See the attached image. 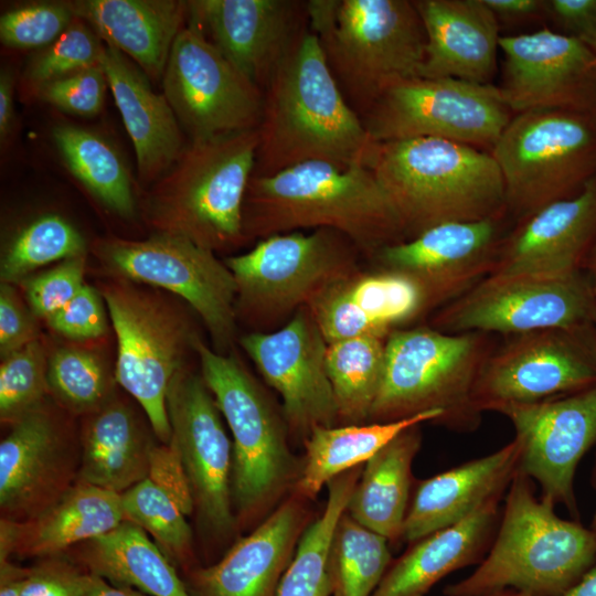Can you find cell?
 Wrapping results in <instances>:
<instances>
[{
	"mask_svg": "<svg viewBox=\"0 0 596 596\" xmlns=\"http://www.w3.org/2000/svg\"><path fill=\"white\" fill-rule=\"evenodd\" d=\"M518 221L577 193L596 170V116L567 109L518 113L490 150Z\"/></svg>",
	"mask_w": 596,
	"mask_h": 596,
	"instance_id": "10",
	"label": "cell"
},
{
	"mask_svg": "<svg viewBox=\"0 0 596 596\" xmlns=\"http://www.w3.org/2000/svg\"><path fill=\"white\" fill-rule=\"evenodd\" d=\"M589 483H590V487L596 491V453H595L593 468L590 471Z\"/></svg>",
	"mask_w": 596,
	"mask_h": 596,
	"instance_id": "60",
	"label": "cell"
},
{
	"mask_svg": "<svg viewBox=\"0 0 596 596\" xmlns=\"http://www.w3.org/2000/svg\"><path fill=\"white\" fill-rule=\"evenodd\" d=\"M504 499L493 541L467 577L445 586L444 596H563L596 566V534L566 520L538 498L533 481L518 470Z\"/></svg>",
	"mask_w": 596,
	"mask_h": 596,
	"instance_id": "3",
	"label": "cell"
},
{
	"mask_svg": "<svg viewBox=\"0 0 596 596\" xmlns=\"http://www.w3.org/2000/svg\"><path fill=\"white\" fill-rule=\"evenodd\" d=\"M167 411L171 441L185 470L199 522L209 533L227 536L237 522L231 493L232 445L201 374L185 366L175 373Z\"/></svg>",
	"mask_w": 596,
	"mask_h": 596,
	"instance_id": "17",
	"label": "cell"
},
{
	"mask_svg": "<svg viewBox=\"0 0 596 596\" xmlns=\"http://www.w3.org/2000/svg\"><path fill=\"white\" fill-rule=\"evenodd\" d=\"M498 21H523L546 11L543 0H483Z\"/></svg>",
	"mask_w": 596,
	"mask_h": 596,
	"instance_id": "54",
	"label": "cell"
},
{
	"mask_svg": "<svg viewBox=\"0 0 596 596\" xmlns=\"http://www.w3.org/2000/svg\"><path fill=\"white\" fill-rule=\"evenodd\" d=\"M589 528H590V529L594 531V533L596 534V511H595V513H594V515H593V518H592V522H590V526H589Z\"/></svg>",
	"mask_w": 596,
	"mask_h": 596,
	"instance_id": "61",
	"label": "cell"
},
{
	"mask_svg": "<svg viewBox=\"0 0 596 596\" xmlns=\"http://www.w3.org/2000/svg\"><path fill=\"white\" fill-rule=\"evenodd\" d=\"M596 297L581 270L490 275L443 307L432 327L449 333L522 334L593 327Z\"/></svg>",
	"mask_w": 596,
	"mask_h": 596,
	"instance_id": "12",
	"label": "cell"
},
{
	"mask_svg": "<svg viewBox=\"0 0 596 596\" xmlns=\"http://www.w3.org/2000/svg\"><path fill=\"white\" fill-rule=\"evenodd\" d=\"M596 386V329H546L513 336L491 351L476 380L480 412L531 404Z\"/></svg>",
	"mask_w": 596,
	"mask_h": 596,
	"instance_id": "16",
	"label": "cell"
},
{
	"mask_svg": "<svg viewBox=\"0 0 596 596\" xmlns=\"http://www.w3.org/2000/svg\"><path fill=\"white\" fill-rule=\"evenodd\" d=\"M419 426L402 432L365 462L347 505L352 519L389 542L402 540L412 464L422 444Z\"/></svg>",
	"mask_w": 596,
	"mask_h": 596,
	"instance_id": "33",
	"label": "cell"
},
{
	"mask_svg": "<svg viewBox=\"0 0 596 596\" xmlns=\"http://www.w3.org/2000/svg\"><path fill=\"white\" fill-rule=\"evenodd\" d=\"M501 497L458 523L438 530L392 562L373 596H426L450 573L479 564L499 524Z\"/></svg>",
	"mask_w": 596,
	"mask_h": 596,
	"instance_id": "30",
	"label": "cell"
},
{
	"mask_svg": "<svg viewBox=\"0 0 596 596\" xmlns=\"http://www.w3.org/2000/svg\"><path fill=\"white\" fill-rule=\"evenodd\" d=\"M291 497L240 539L215 564L183 574L191 596H277L306 526L307 511Z\"/></svg>",
	"mask_w": 596,
	"mask_h": 596,
	"instance_id": "24",
	"label": "cell"
},
{
	"mask_svg": "<svg viewBox=\"0 0 596 596\" xmlns=\"http://www.w3.org/2000/svg\"><path fill=\"white\" fill-rule=\"evenodd\" d=\"M45 350L35 340L2 359L0 365V417L14 424L40 407L50 392Z\"/></svg>",
	"mask_w": 596,
	"mask_h": 596,
	"instance_id": "44",
	"label": "cell"
},
{
	"mask_svg": "<svg viewBox=\"0 0 596 596\" xmlns=\"http://www.w3.org/2000/svg\"><path fill=\"white\" fill-rule=\"evenodd\" d=\"M125 520L149 535L182 575L196 567L192 531L180 505L162 488L146 478L121 493Z\"/></svg>",
	"mask_w": 596,
	"mask_h": 596,
	"instance_id": "42",
	"label": "cell"
},
{
	"mask_svg": "<svg viewBox=\"0 0 596 596\" xmlns=\"http://www.w3.org/2000/svg\"><path fill=\"white\" fill-rule=\"evenodd\" d=\"M76 15L68 1L30 2L0 17V40L10 47L40 50L57 39Z\"/></svg>",
	"mask_w": 596,
	"mask_h": 596,
	"instance_id": "46",
	"label": "cell"
},
{
	"mask_svg": "<svg viewBox=\"0 0 596 596\" xmlns=\"http://www.w3.org/2000/svg\"><path fill=\"white\" fill-rule=\"evenodd\" d=\"M107 87L108 81L99 64L42 84L32 93L65 113L95 116L104 107Z\"/></svg>",
	"mask_w": 596,
	"mask_h": 596,
	"instance_id": "47",
	"label": "cell"
},
{
	"mask_svg": "<svg viewBox=\"0 0 596 596\" xmlns=\"http://www.w3.org/2000/svg\"><path fill=\"white\" fill-rule=\"evenodd\" d=\"M47 381L54 397L74 413L89 414L110 397V380L104 362L84 348H57L49 359Z\"/></svg>",
	"mask_w": 596,
	"mask_h": 596,
	"instance_id": "43",
	"label": "cell"
},
{
	"mask_svg": "<svg viewBox=\"0 0 596 596\" xmlns=\"http://www.w3.org/2000/svg\"><path fill=\"white\" fill-rule=\"evenodd\" d=\"M13 77L8 70L0 73V139L3 143L10 135L14 120Z\"/></svg>",
	"mask_w": 596,
	"mask_h": 596,
	"instance_id": "55",
	"label": "cell"
},
{
	"mask_svg": "<svg viewBox=\"0 0 596 596\" xmlns=\"http://www.w3.org/2000/svg\"><path fill=\"white\" fill-rule=\"evenodd\" d=\"M92 596H148L136 588L128 586H115L98 576L96 587Z\"/></svg>",
	"mask_w": 596,
	"mask_h": 596,
	"instance_id": "58",
	"label": "cell"
},
{
	"mask_svg": "<svg viewBox=\"0 0 596 596\" xmlns=\"http://www.w3.org/2000/svg\"><path fill=\"white\" fill-rule=\"evenodd\" d=\"M240 344L257 370L283 400L288 429L304 440L316 427L339 423L327 372V348L307 306L274 331H253Z\"/></svg>",
	"mask_w": 596,
	"mask_h": 596,
	"instance_id": "18",
	"label": "cell"
},
{
	"mask_svg": "<svg viewBox=\"0 0 596 596\" xmlns=\"http://www.w3.org/2000/svg\"><path fill=\"white\" fill-rule=\"evenodd\" d=\"M391 563L389 541L344 512L331 547L333 596H373Z\"/></svg>",
	"mask_w": 596,
	"mask_h": 596,
	"instance_id": "40",
	"label": "cell"
},
{
	"mask_svg": "<svg viewBox=\"0 0 596 596\" xmlns=\"http://www.w3.org/2000/svg\"><path fill=\"white\" fill-rule=\"evenodd\" d=\"M187 22L170 51L162 87L189 142L257 129L264 92L194 22Z\"/></svg>",
	"mask_w": 596,
	"mask_h": 596,
	"instance_id": "15",
	"label": "cell"
},
{
	"mask_svg": "<svg viewBox=\"0 0 596 596\" xmlns=\"http://www.w3.org/2000/svg\"><path fill=\"white\" fill-rule=\"evenodd\" d=\"M520 468V446L513 439L500 449L417 483L402 540L421 539L460 522L491 499L503 497Z\"/></svg>",
	"mask_w": 596,
	"mask_h": 596,
	"instance_id": "27",
	"label": "cell"
},
{
	"mask_svg": "<svg viewBox=\"0 0 596 596\" xmlns=\"http://www.w3.org/2000/svg\"><path fill=\"white\" fill-rule=\"evenodd\" d=\"M103 51L100 38L76 17L57 39L32 55L24 79L33 91L53 79L99 65Z\"/></svg>",
	"mask_w": 596,
	"mask_h": 596,
	"instance_id": "45",
	"label": "cell"
},
{
	"mask_svg": "<svg viewBox=\"0 0 596 596\" xmlns=\"http://www.w3.org/2000/svg\"><path fill=\"white\" fill-rule=\"evenodd\" d=\"M85 253V238L70 221L56 213L42 214L7 243L0 264L1 283L20 284L42 266Z\"/></svg>",
	"mask_w": 596,
	"mask_h": 596,
	"instance_id": "41",
	"label": "cell"
},
{
	"mask_svg": "<svg viewBox=\"0 0 596 596\" xmlns=\"http://www.w3.org/2000/svg\"><path fill=\"white\" fill-rule=\"evenodd\" d=\"M305 228L337 231L369 256L405 241L391 200L368 167L306 161L253 175L243 207L246 242Z\"/></svg>",
	"mask_w": 596,
	"mask_h": 596,
	"instance_id": "2",
	"label": "cell"
},
{
	"mask_svg": "<svg viewBox=\"0 0 596 596\" xmlns=\"http://www.w3.org/2000/svg\"><path fill=\"white\" fill-rule=\"evenodd\" d=\"M362 252L329 228L275 234L226 257L236 287V317L259 332L284 326L321 290L360 269Z\"/></svg>",
	"mask_w": 596,
	"mask_h": 596,
	"instance_id": "9",
	"label": "cell"
},
{
	"mask_svg": "<svg viewBox=\"0 0 596 596\" xmlns=\"http://www.w3.org/2000/svg\"><path fill=\"white\" fill-rule=\"evenodd\" d=\"M363 467L352 468L328 483L321 514L305 529L280 582L277 596H333L331 547L334 531L347 510Z\"/></svg>",
	"mask_w": 596,
	"mask_h": 596,
	"instance_id": "37",
	"label": "cell"
},
{
	"mask_svg": "<svg viewBox=\"0 0 596 596\" xmlns=\"http://www.w3.org/2000/svg\"><path fill=\"white\" fill-rule=\"evenodd\" d=\"M504 55L499 92L512 113L596 107V55L573 35L549 29L501 35Z\"/></svg>",
	"mask_w": 596,
	"mask_h": 596,
	"instance_id": "21",
	"label": "cell"
},
{
	"mask_svg": "<svg viewBox=\"0 0 596 596\" xmlns=\"http://www.w3.org/2000/svg\"><path fill=\"white\" fill-rule=\"evenodd\" d=\"M502 217L439 224L383 246L370 257L375 268L414 281L430 310L449 304L491 274L504 237Z\"/></svg>",
	"mask_w": 596,
	"mask_h": 596,
	"instance_id": "20",
	"label": "cell"
},
{
	"mask_svg": "<svg viewBox=\"0 0 596 596\" xmlns=\"http://www.w3.org/2000/svg\"><path fill=\"white\" fill-rule=\"evenodd\" d=\"M546 12L563 28L576 33L575 38L587 44L596 42V0H551Z\"/></svg>",
	"mask_w": 596,
	"mask_h": 596,
	"instance_id": "53",
	"label": "cell"
},
{
	"mask_svg": "<svg viewBox=\"0 0 596 596\" xmlns=\"http://www.w3.org/2000/svg\"><path fill=\"white\" fill-rule=\"evenodd\" d=\"M374 269H358L337 285L364 334L387 338L429 309L423 292L409 278Z\"/></svg>",
	"mask_w": 596,
	"mask_h": 596,
	"instance_id": "38",
	"label": "cell"
},
{
	"mask_svg": "<svg viewBox=\"0 0 596 596\" xmlns=\"http://www.w3.org/2000/svg\"><path fill=\"white\" fill-rule=\"evenodd\" d=\"M148 478L169 493L185 515L193 512L194 502L190 483L172 441L168 445L153 446Z\"/></svg>",
	"mask_w": 596,
	"mask_h": 596,
	"instance_id": "52",
	"label": "cell"
},
{
	"mask_svg": "<svg viewBox=\"0 0 596 596\" xmlns=\"http://www.w3.org/2000/svg\"><path fill=\"white\" fill-rule=\"evenodd\" d=\"M187 6L188 20L263 92L308 24L306 1L191 0Z\"/></svg>",
	"mask_w": 596,
	"mask_h": 596,
	"instance_id": "22",
	"label": "cell"
},
{
	"mask_svg": "<svg viewBox=\"0 0 596 596\" xmlns=\"http://www.w3.org/2000/svg\"><path fill=\"white\" fill-rule=\"evenodd\" d=\"M426 36L421 77L491 84L500 24L483 0H414Z\"/></svg>",
	"mask_w": 596,
	"mask_h": 596,
	"instance_id": "26",
	"label": "cell"
},
{
	"mask_svg": "<svg viewBox=\"0 0 596 596\" xmlns=\"http://www.w3.org/2000/svg\"><path fill=\"white\" fill-rule=\"evenodd\" d=\"M100 65L132 141L139 180L153 184L187 148L184 132L166 96L128 56L104 43Z\"/></svg>",
	"mask_w": 596,
	"mask_h": 596,
	"instance_id": "28",
	"label": "cell"
},
{
	"mask_svg": "<svg viewBox=\"0 0 596 596\" xmlns=\"http://www.w3.org/2000/svg\"><path fill=\"white\" fill-rule=\"evenodd\" d=\"M258 142V129L189 142L147 193L148 224L214 253L246 243L243 207Z\"/></svg>",
	"mask_w": 596,
	"mask_h": 596,
	"instance_id": "5",
	"label": "cell"
},
{
	"mask_svg": "<svg viewBox=\"0 0 596 596\" xmlns=\"http://www.w3.org/2000/svg\"><path fill=\"white\" fill-rule=\"evenodd\" d=\"M201 375L232 433L231 493L236 520L249 522L266 513L296 486L302 461L288 446L283 412L233 353L193 341Z\"/></svg>",
	"mask_w": 596,
	"mask_h": 596,
	"instance_id": "7",
	"label": "cell"
},
{
	"mask_svg": "<svg viewBox=\"0 0 596 596\" xmlns=\"http://www.w3.org/2000/svg\"><path fill=\"white\" fill-rule=\"evenodd\" d=\"M39 339L35 315L20 299L11 284L0 288V353L1 358Z\"/></svg>",
	"mask_w": 596,
	"mask_h": 596,
	"instance_id": "51",
	"label": "cell"
},
{
	"mask_svg": "<svg viewBox=\"0 0 596 596\" xmlns=\"http://www.w3.org/2000/svg\"><path fill=\"white\" fill-rule=\"evenodd\" d=\"M595 234L596 177L574 195L519 221L503 237L490 275L579 272Z\"/></svg>",
	"mask_w": 596,
	"mask_h": 596,
	"instance_id": "25",
	"label": "cell"
},
{
	"mask_svg": "<svg viewBox=\"0 0 596 596\" xmlns=\"http://www.w3.org/2000/svg\"><path fill=\"white\" fill-rule=\"evenodd\" d=\"M106 305L97 289L85 284L75 297L45 321L58 334L89 340L107 331Z\"/></svg>",
	"mask_w": 596,
	"mask_h": 596,
	"instance_id": "50",
	"label": "cell"
},
{
	"mask_svg": "<svg viewBox=\"0 0 596 596\" xmlns=\"http://www.w3.org/2000/svg\"><path fill=\"white\" fill-rule=\"evenodd\" d=\"M439 409L393 421L316 427L305 440L306 455L296 494L313 499L334 477L365 464L405 429L426 422L438 423Z\"/></svg>",
	"mask_w": 596,
	"mask_h": 596,
	"instance_id": "35",
	"label": "cell"
},
{
	"mask_svg": "<svg viewBox=\"0 0 596 596\" xmlns=\"http://www.w3.org/2000/svg\"><path fill=\"white\" fill-rule=\"evenodd\" d=\"M94 251L120 278L160 287L183 299L202 319L214 350L231 353L237 287L232 272L213 251L166 233L143 241L100 238Z\"/></svg>",
	"mask_w": 596,
	"mask_h": 596,
	"instance_id": "13",
	"label": "cell"
},
{
	"mask_svg": "<svg viewBox=\"0 0 596 596\" xmlns=\"http://www.w3.org/2000/svg\"><path fill=\"white\" fill-rule=\"evenodd\" d=\"M386 339L366 336L328 344L327 372L343 425L370 422L383 379Z\"/></svg>",
	"mask_w": 596,
	"mask_h": 596,
	"instance_id": "39",
	"label": "cell"
},
{
	"mask_svg": "<svg viewBox=\"0 0 596 596\" xmlns=\"http://www.w3.org/2000/svg\"><path fill=\"white\" fill-rule=\"evenodd\" d=\"M75 560L115 586L132 587L148 596H191L178 570L155 541L129 520L81 543Z\"/></svg>",
	"mask_w": 596,
	"mask_h": 596,
	"instance_id": "34",
	"label": "cell"
},
{
	"mask_svg": "<svg viewBox=\"0 0 596 596\" xmlns=\"http://www.w3.org/2000/svg\"><path fill=\"white\" fill-rule=\"evenodd\" d=\"M595 329H596V318H595Z\"/></svg>",
	"mask_w": 596,
	"mask_h": 596,
	"instance_id": "62",
	"label": "cell"
},
{
	"mask_svg": "<svg viewBox=\"0 0 596 596\" xmlns=\"http://www.w3.org/2000/svg\"><path fill=\"white\" fill-rule=\"evenodd\" d=\"M491 351L487 333H449L433 327L392 331L370 422H393L439 409V424L459 432L475 430L481 413L472 402L473 386Z\"/></svg>",
	"mask_w": 596,
	"mask_h": 596,
	"instance_id": "8",
	"label": "cell"
},
{
	"mask_svg": "<svg viewBox=\"0 0 596 596\" xmlns=\"http://www.w3.org/2000/svg\"><path fill=\"white\" fill-rule=\"evenodd\" d=\"M595 46H596V42H595Z\"/></svg>",
	"mask_w": 596,
	"mask_h": 596,
	"instance_id": "63",
	"label": "cell"
},
{
	"mask_svg": "<svg viewBox=\"0 0 596 596\" xmlns=\"http://www.w3.org/2000/svg\"><path fill=\"white\" fill-rule=\"evenodd\" d=\"M77 472L66 434L42 404L15 422L0 444L4 518L18 522L36 518L74 485Z\"/></svg>",
	"mask_w": 596,
	"mask_h": 596,
	"instance_id": "23",
	"label": "cell"
},
{
	"mask_svg": "<svg viewBox=\"0 0 596 596\" xmlns=\"http://www.w3.org/2000/svg\"><path fill=\"white\" fill-rule=\"evenodd\" d=\"M588 280L592 285L593 291L596 297V245L594 246L589 257V277Z\"/></svg>",
	"mask_w": 596,
	"mask_h": 596,
	"instance_id": "59",
	"label": "cell"
},
{
	"mask_svg": "<svg viewBox=\"0 0 596 596\" xmlns=\"http://www.w3.org/2000/svg\"><path fill=\"white\" fill-rule=\"evenodd\" d=\"M511 114L496 85L413 77L386 89L361 119L375 142L436 138L491 150Z\"/></svg>",
	"mask_w": 596,
	"mask_h": 596,
	"instance_id": "14",
	"label": "cell"
},
{
	"mask_svg": "<svg viewBox=\"0 0 596 596\" xmlns=\"http://www.w3.org/2000/svg\"><path fill=\"white\" fill-rule=\"evenodd\" d=\"M84 272L85 255L62 260L22 280L29 308L35 317L46 320L68 304L85 285Z\"/></svg>",
	"mask_w": 596,
	"mask_h": 596,
	"instance_id": "48",
	"label": "cell"
},
{
	"mask_svg": "<svg viewBox=\"0 0 596 596\" xmlns=\"http://www.w3.org/2000/svg\"><path fill=\"white\" fill-rule=\"evenodd\" d=\"M309 28L351 107L362 117L391 86L421 77L426 36L408 0H309Z\"/></svg>",
	"mask_w": 596,
	"mask_h": 596,
	"instance_id": "6",
	"label": "cell"
},
{
	"mask_svg": "<svg viewBox=\"0 0 596 596\" xmlns=\"http://www.w3.org/2000/svg\"><path fill=\"white\" fill-rule=\"evenodd\" d=\"M405 240L444 223L504 216L503 179L490 151L436 138L377 142L369 166Z\"/></svg>",
	"mask_w": 596,
	"mask_h": 596,
	"instance_id": "4",
	"label": "cell"
},
{
	"mask_svg": "<svg viewBox=\"0 0 596 596\" xmlns=\"http://www.w3.org/2000/svg\"><path fill=\"white\" fill-rule=\"evenodd\" d=\"M490 596H526L514 592H503ZM563 596H596V566Z\"/></svg>",
	"mask_w": 596,
	"mask_h": 596,
	"instance_id": "57",
	"label": "cell"
},
{
	"mask_svg": "<svg viewBox=\"0 0 596 596\" xmlns=\"http://www.w3.org/2000/svg\"><path fill=\"white\" fill-rule=\"evenodd\" d=\"M64 163L106 207L123 217L135 214L131 173L115 146L98 132L70 124L52 129Z\"/></svg>",
	"mask_w": 596,
	"mask_h": 596,
	"instance_id": "36",
	"label": "cell"
},
{
	"mask_svg": "<svg viewBox=\"0 0 596 596\" xmlns=\"http://www.w3.org/2000/svg\"><path fill=\"white\" fill-rule=\"evenodd\" d=\"M117 338L116 382L147 415L161 444H170L167 393L198 334L181 307L137 283L116 279L99 290Z\"/></svg>",
	"mask_w": 596,
	"mask_h": 596,
	"instance_id": "11",
	"label": "cell"
},
{
	"mask_svg": "<svg viewBox=\"0 0 596 596\" xmlns=\"http://www.w3.org/2000/svg\"><path fill=\"white\" fill-rule=\"evenodd\" d=\"M155 445L134 409L110 396L85 422L75 482L123 493L148 478Z\"/></svg>",
	"mask_w": 596,
	"mask_h": 596,
	"instance_id": "31",
	"label": "cell"
},
{
	"mask_svg": "<svg viewBox=\"0 0 596 596\" xmlns=\"http://www.w3.org/2000/svg\"><path fill=\"white\" fill-rule=\"evenodd\" d=\"M123 521L121 493L74 482L36 518L17 521L14 554L40 558L56 556L71 546L110 532Z\"/></svg>",
	"mask_w": 596,
	"mask_h": 596,
	"instance_id": "32",
	"label": "cell"
},
{
	"mask_svg": "<svg viewBox=\"0 0 596 596\" xmlns=\"http://www.w3.org/2000/svg\"><path fill=\"white\" fill-rule=\"evenodd\" d=\"M98 576L61 555L28 567L21 596H92Z\"/></svg>",
	"mask_w": 596,
	"mask_h": 596,
	"instance_id": "49",
	"label": "cell"
},
{
	"mask_svg": "<svg viewBox=\"0 0 596 596\" xmlns=\"http://www.w3.org/2000/svg\"><path fill=\"white\" fill-rule=\"evenodd\" d=\"M68 4L105 44L128 56L149 79H162L174 40L188 18L187 1L75 0Z\"/></svg>",
	"mask_w": 596,
	"mask_h": 596,
	"instance_id": "29",
	"label": "cell"
},
{
	"mask_svg": "<svg viewBox=\"0 0 596 596\" xmlns=\"http://www.w3.org/2000/svg\"><path fill=\"white\" fill-rule=\"evenodd\" d=\"M28 567L12 563L10 560L0 562V596H21Z\"/></svg>",
	"mask_w": 596,
	"mask_h": 596,
	"instance_id": "56",
	"label": "cell"
},
{
	"mask_svg": "<svg viewBox=\"0 0 596 596\" xmlns=\"http://www.w3.org/2000/svg\"><path fill=\"white\" fill-rule=\"evenodd\" d=\"M499 413L512 423L520 446V468L541 488V498L579 520L575 473L596 444V386Z\"/></svg>",
	"mask_w": 596,
	"mask_h": 596,
	"instance_id": "19",
	"label": "cell"
},
{
	"mask_svg": "<svg viewBox=\"0 0 596 596\" xmlns=\"http://www.w3.org/2000/svg\"><path fill=\"white\" fill-rule=\"evenodd\" d=\"M253 175H270L306 161L370 166L376 145L341 92L307 24L264 91Z\"/></svg>",
	"mask_w": 596,
	"mask_h": 596,
	"instance_id": "1",
	"label": "cell"
}]
</instances>
